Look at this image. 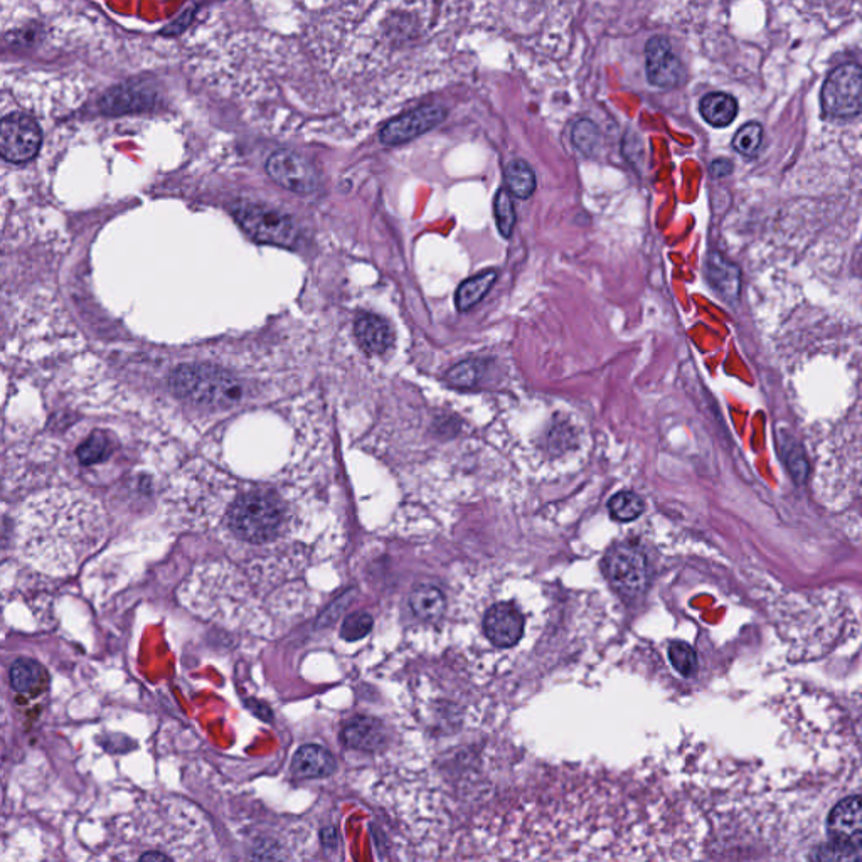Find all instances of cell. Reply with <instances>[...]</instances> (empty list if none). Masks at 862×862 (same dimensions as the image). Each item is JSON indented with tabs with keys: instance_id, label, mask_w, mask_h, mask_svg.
<instances>
[{
	"instance_id": "obj_7",
	"label": "cell",
	"mask_w": 862,
	"mask_h": 862,
	"mask_svg": "<svg viewBox=\"0 0 862 862\" xmlns=\"http://www.w3.org/2000/svg\"><path fill=\"white\" fill-rule=\"evenodd\" d=\"M43 135L34 118L12 113L0 122V157L12 164L34 159L41 149Z\"/></svg>"
},
{
	"instance_id": "obj_6",
	"label": "cell",
	"mask_w": 862,
	"mask_h": 862,
	"mask_svg": "<svg viewBox=\"0 0 862 862\" xmlns=\"http://www.w3.org/2000/svg\"><path fill=\"white\" fill-rule=\"evenodd\" d=\"M827 834L834 849L832 859L861 857V797H847L831 810L827 817Z\"/></svg>"
},
{
	"instance_id": "obj_19",
	"label": "cell",
	"mask_w": 862,
	"mask_h": 862,
	"mask_svg": "<svg viewBox=\"0 0 862 862\" xmlns=\"http://www.w3.org/2000/svg\"><path fill=\"white\" fill-rule=\"evenodd\" d=\"M149 95L135 86H117L103 96L102 108L105 113L120 115V113L137 112L149 107Z\"/></svg>"
},
{
	"instance_id": "obj_14",
	"label": "cell",
	"mask_w": 862,
	"mask_h": 862,
	"mask_svg": "<svg viewBox=\"0 0 862 862\" xmlns=\"http://www.w3.org/2000/svg\"><path fill=\"white\" fill-rule=\"evenodd\" d=\"M356 337L364 351L369 354H384L394 344L391 325L378 315L361 314L356 320Z\"/></svg>"
},
{
	"instance_id": "obj_22",
	"label": "cell",
	"mask_w": 862,
	"mask_h": 862,
	"mask_svg": "<svg viewBox=\"0 0 862 862\" xmlns=\"http://www.w3.org/2000/svg\"><path fill=\"white\" fill-rule=\"evenodd\" d=\"M113 453V440L107 431L98 430L86 438V442L80 445L76 457L81 465L90 467L96 463H102Z\"/></svg>"
},
{
	"instance_id": "obj_27",
	"label": "cell",
	"mask_w": 862,
	"mask_h": 862,
	"mask_svg": "<svg viewBox=\"0 0 862 862\" xmlns=\"http://www.w3.org/2000/svg\"><path fill=\"white\" fill-rule=\"evenodd\" d=\"M484 373V364L480 361H463L448 371V383L455 388H474Z\"/></svg>"
},
{
	"instance_id": "obj_11",
	"label": "cell",
	"mask_w": 862,
	"mask_h": 862,
	"mask_svg": "<svg viewBox=\"0 0 862 862\" xmlns=\"http://www.w3.org/2000/svg\"><path fill=\"white\" fill-rule=\"evenodd\" d=\"M482 627L490 644L497 649H511L524 637L526 620L521 610L511 603H495L485 612Z\"/></svg>"
},
{
	"instance_id": "obj_21",
	"label": "cell",
	"mask_w": 862,
	"mask_h": 862,
	"mask_svg": "<svg viewBox=\"0 0 862 862\" xmlns=\"http://www.w3.org/2000/svg\"><path fill=\"white\" fill-rule=\"evenodd\" d=\"M709 280L713 283L714 288L719 293H723L724 297L736 300L740 293V277H738V268L729 265L726 261L721 260V256L711 255V260L708 261Z\"/></svg>"
},
{
	"instance_id": "obj_15",
	"label": "cell",
	"mask_w": 862,
	"mask_h": 862,
	"mask_svg": "<svg viewBox=\"0 0 862 862\" xmlns=\"http://www.w3.org/2000/svg\"><path fill=\"white\" fill-rule=\"evenodd\" d=\"M336 758L319 745H305L295 753L292 772L298 778H325L336 772Z\"/></svg>"
},
{
	"instance_id": "obj_28",
	"label": "cell",
	"mask_w": 862,
	"mask_h": 862,
	"mask_svg": "<svg viewBox=\"0 0 862 862\" xmlns=\"http://www.w3.org/2000/svg\"><path fill=\"white\" fill-rule=\"evenodd\" d=\"M761 140H763V128L760 123L748 122L736 132L733 147L738 154L753 157L760 149Z\"/></svg>"
},
{
	"instance_id": "obj_10",
	"label": "cell",
	"mask_w": 862,
	"mask_h": 862,
	"mask_svg": "<svg viewBox=\"0 0 862 862\" xmlns=\"http://www.w3.org/2000/svg\"><path fill=\"white\" fill-rule=\"evenodd\" d=\"M445 117H447L445 108L438 105L415 108L386 123L379 134V139L384 145H403L430 132L440 125Z\"/></svg>"
},
{
	"instance_id": "obj_20",
	"label": "cell",
	"mask_w": 862,
	"mask_h": 862,
	"mask_svg": "<svg viewBox=\"0 0 862 862\" xmlns=\"http://www.w3.org/2000/svg\"><path fill=\"white\" fill-rule=\"evenodd\" d=\"M497 280V272L489 270V272L480 273L477 277L469 278L458 287L457 295H455V304L460 312L474 309L475 305L482 302V298L489 293L490 288L494 287Z\"/></svg>"
},
{
	"instance_id": "obj_26",
	"label": "cell",
	"mask_w": 862,
	"mask_h": 862,
	"mask_svg": "<svg viewBox=\"0 0 862 862\" xmlns=\"http://www.w3.org/2000/svg\"><path fill=\"white\" fill-rule=\"evenodd\" d=\"M669 659L674 669H676L682 677H691L694 672L698 671V655L696 650L692 649L691 645L686 642L677 640L669 647Z\"/></svg>"
},
{
	"instance_id": "obj_31",
	"label": "cell",
	"mask_w": 862,
	"mask_h": 862,
	"mask_svg": "<svg viewBox=\"0 0 862 862\" xmlns=\"http://www.w3.org/2000/svg\"><path fill=\"white\" fill-rule=\"evenodd\" d=\"M787 467L792 472L793 479L802 484L807 477V462H805L804 455L793 450L792 455L787 457Z\"/></svg>"
},
{
	"instance_id": "obj_32",
	"label": "cell",
	"mask_w": 862,
	"mask_h": 862,
	"mask_svg": "<svg viewBox=\"0 0 862 862\" xmlns=\"http://www.w3.org/2000/svg\"><path fill=\"white\" fill-rule=\"evenodd\" d=\"M731 169H733V164L726 159L716 160V162H713V165H711V172H713L714 177L728 176Z\"/></svg>"
},
{
	"instance_id": "obj_2",
	"label": "cell",
	"mask_w": 862,
	"mask_h": 862,
	"mask_svg": "<svg viewBox=\"0 0 862 862\" xmlns=\"http://www.w3.org/2000/svg\"><path fill=\"white\" fill-rule=\"evenodd\" d=\"M169 384L182 400L206 408H229L243 400L240 379L209 364H184L171 374Z\"/></svg>"
},
{
	"instance_id": "obj_5",
	"label": "cell",
	"mask_w": 862,
	"mask_h": 862,
	"mask_svg": "<svg viewBox=\"0 0 862 862\" xmlns=\"http://www.w3.org/2000/svg\"><path fill=\"white\" fill-rule=\"evenodd\" d=\"M861 68L859 64H842L827 76L820 103L825 117L852 118L861 112Z\"/></svg>"
},
{
	"instance_id": "obj_17",
	"label": "cell",
	"mask_w": 862,
	"mask_h": 862,
	"mask_svg": "<svg viewBox=\"0 0 862 862\" xmlns=\"http://www.w3.org/2000/svg\"><path fill=\"white\" fill-rule=\"evenodd\" d=\"M410 607L416 617L426 622H435L443 617L447 600L437 586L420 585L411 591Z\"/></svg>"
},
{
	"instance_id": "obj_1",
	"label": "cell",
	"mask_w": 862,
	"mask_h": 862,
	"mask_svg": "<svg viewBox=\"0 0 862 862\" xmlns=\"http://www.w3.org/2000/svg\"><path fill=\"white\" fill-rule=\"evenodd\" d=\"M105 524L98 507L85 501L48 502L24 524V551L51 573L73 571L100 548Z\"/></svg>"
},
{
	"instance_id": "obj_25",
	"label": "cell",
	"mask_w": 862,
	"mask_h": 862,
	"mask_svg": "<svg viewBox=\"0 0 862 862\" xmlns=\"http://www.w3.org/2000/svg\"><path fill=\"white\" fill-rule=\"evenodd\" d=\"M495 221L497 228L504 238H511L514 226H516V211L512 204L511 192L501 189L497 192L494 201Z\"/></svg>"
},
{
	"instance_id": "obj_4",
	"label": "cell",
	"mask_w": 862,
	"mask_h": 862,
	"mask_svg": "<svg viewBox=\"0 0 862 862\" xmlns=\"http://www.w3.org/2000/svg\"><path fill=\"white\" fill-rule=\"evenodd\" d=\"M241 228L255 241L265 245L292 248L297 245L298 231L292 219L263 204L243 203L235 208Z\"/></svg>"
},
{
	"instance_id": "obj_9",
	"label": "cell",
	"mask_w": 862,
	"mask_h": 862,
	"mask_svg": "<svg viewBox=\"0 0 862 862\" xmlns=\"http://www.w3.org/2000/svg\"><path fill=\"white\" fill-rule=\"evenodd\" d=\"M607 575L613 586L627 596H637L647 588V559L634 546L622 544L608 554Z\"/></svg>"
},
{
	"instance_id": "obj_12",
	"label": "cell",
	"mask_w": 862,
	"mask_h": 862,
	"mask_svg": "<svg viewBox=\"0 0 862 862\" xmlns=\"http://www.w3.org/2000/svg\"><path fill=\"white\" fill-rule=\"evenodd\" d=\"M647 78L659 88H674L686 78V70L666 38H652L645 48Z\"/></svg>"
},
{
	"instance_id": "obj_23",
	"label": "cell",
	"mask_w": 862,
	"mask_h": 862,
	"mask_svg": "<svg viewBox=\"0 0 862 862\" xmlns=\"http://www.w3.org/2000/svg\"><path fill=\"white\" fill-rule=\"evenodd\" d=\"M506 182L509 192L519 199H527L536 191V174L524 160H512L507 165Z\"/></svg>"
},
{
	"instance_id": "obj_16",
	"label": "cell",
	"mask_w": 862,
	"mask_h": 862,
	"mask_svg": "<svg viewBox=\"0 0 862 862\" xmlns=\"http://www.w3.org/2000/svg\"><path fill=\"white\" fill-rule=\"evenodd\" d=\"M11 684L19 694L38 696L49 687V674L39 662L19 659L11 669Z\"/></svg>"
},
{
	"instance_id": "obj_13",
	"label": "cell",
	"mask_w": 862,
	"mask_h": 862,
	"mask_svg": "<svg viewBox=\"0 0 862 862\" xmlns=\"http://www.w3.org/2000/svg\"><path fill=\"white\" fill-rule=\"evenodd\" d=\"M342 741L352 750L368 753L381 750L386 741L383 723L368 716H356L342 729Z\"/></svg>"
},
{
	"instance_id": "obj_30",
	"label": "cell",
	"mask_w": 862,
	"mask_h": 862,
	"mask_svg": "<svg viewBox=\"0 0 862 862\" xmlns=\"http://www.w3.org/2000/svg\"><path fill=\"white\" fill-rule=\"evenodd\" d=\"M573 140H575V145L581 152L591 155L593 154V150L598 147V142H600V132H598L596 125L588 122V120H583V122L578 123L575 127Z\"/></svg>"
},
{
	"instance_id": "obj_3",
	"label": "cell",
	"mask_w": 862,
	"mask_h": 862,
	"mask_svg": "<svg viewBox=\"0 0 862 862\" xmlns=\"http://www.w3.org/2000/svg\"><path fill=\"white\" fill-rule=\"evenodd\" d=\"M282 499L270 490H253L241 494L228 512L231 533L246 543H272L282 533L285 524Z\"/></svg>"
},
{
	"instance_id": "obj_24",
	"label": "cell",
	"mask_w": 862,
	"mask_h": 862,
	"mask_svg": "<svg viewBox=\"0 0 862 862\" xmlns=\"http://www.w3.org/2000/svg\"><path fill=\"white\" fill-rule=\"evenodd\" d=\"M608 511L615 521L632 522L644 514L645 502L634 492H618L608 502Z\"/></svg>"
},
{
	"instance_id": "obj_29",
	"label": "cell",
	"mask_w": 862,
	"mask_h": 862,
	"mask_svg": "<svg viewBox=\"0 0 862 862\" xmlns=\"http://www.w3.org/2000/svg\"><path fill=\"white\" fill-rule=\"evenodd\" d=\"M373 617L366 612L352 613L344 620L341 628L342 639L347 642H356L364 639L373 630Z\"/></svg>"
},
{
	"instance_id": "obj_8",
	"label": "cell",
	"mask_w": 862,
	"mask_h": 862,
	"mask_svg": "<svg viewBox=\"0 0 862 862\" xmlns=\"http://www.w3.org/2000/svg\"><path fill=\"white\" fill-rule=\"evenodd\" d=\"M267 172L278 186L297 194H310L319 187V176L314 165L292 150H278L270 155Z\"/></svg>"
},
{
	"instance_id": "obj_18",
	"label": "cell",
	"mask_w": 862,
	"mask_h": 862,
	"mask_svg": "<svg viewBox=\"0 0 862 862\" xmlns=\"http://www.w3.org/2000/svg\"><path fill=\"white\" fill-rule=\"evenodd\" d=\"M699 110L711 127L724 128L735 122L738 102L726 93H709L701 100Z\"/></svg>"
}]
</instances>
